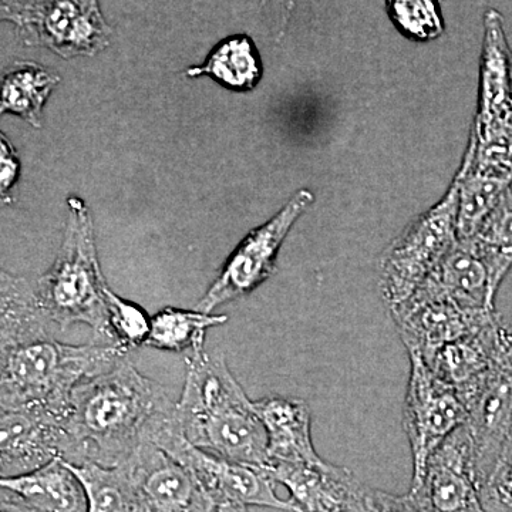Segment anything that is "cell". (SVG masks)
Here are the masks:
<instances>
[{
	"label": "cell",
	"instance_id": "cell-26",
	"mask_svg": "<svg viewBox=\"0 0 512 512\" xmlns=\"http://www.w3.org/2000/svg\"><path fill=\"white\" fill-rule=\"evenodd\" d=\"M69 466L86 490L87 512H138L136 488L126 467L109 468L94 463Z\"/></svg>",
	"mask_w": 512,
	"mask_h": 512
},
{
	"label": "cell",
	"instance_id": "cell-17",
	"mask_svg": "<svg viewBox=\"0 0 512 512\" xmlns=\"http://www.w3.org/2000/svg\"><path fill=\"white\" fill-rule=\"evenodd\" d=\"M254 404L268 437V466L315 463L322 458L313 446L312 414L306 402L272 396Z\"/></svg>",
	"mask_w": 512,
	"mask_h": 512
},
{
	"label": "cell",
	"instance_id": "cell-11",
	"mask_svg": "<svg viewBox=\"0 0 512 512\" xmlns=\"http://www.w3.org/2000/svg\"><path fill=\"white\" fill-rule=\"evenodd\" d=\"M389 311L407 353H416L424 362L497 312L464 309L427 284H421L406 301Z\"/></svg>",
	"mask_w": 512,
	"mask_h": 512
},
{
	"label": "cell",
	"instance_id": "cell-8",
	"mask_svg": "<svg viewBox=\"0 0 512 512\" xmlns=\"http://www.w3.org/2000/svg\"><path fill=\"white\" fill-rule=\"evenodd\" d=\"M151 443L178 461L217 507L258 505L296 512L291 500L276 495V481L266 467L237 463L194 446L184 436L178 416L164 424Z\"/></svg>",
	"mask_w": 512,
	"mask_h": 512
},
{
	"label": "cell",
	"instance_id": "cell-5",
	"mask_svg": "<svg viewBox=\"0 0 512 512\" xmlns=\"http://www.w3.org/2000/svg\"><path fill=\"white\" fill-rule=\"evenodd\" d=\"M483 25L471 165L512 183V50L497 9L485 10Z\"/></svg>",
	"mask_w": 512,
	"mask_h": 512
},
{
	"label": "cell",
	"instance_id": "cell-29",
	"mask_svg": "<svg viewBox=\"0 0 512 512\" xmlns=\"http://www.w3.org/2000/svg\"><path fill=\"white\" fill-rule=\"evenodd\" d=\"M485 512H512V431L493 470L480 484Z\"/></svg>",
	"mask_w": 512,
	"mask_h": 512
},
{
	"label": "cell",
	"instance_id": "cell-34",
	"mask_svg": "<svg viewBox=\"0 0 512 512\" xmlns=\"http://www.w3.org/2000/svg\"><path fill=\"white\" fill-rule=\"evenodd\" d=\"M215 512H249L248 507H245V505H235V504H228V505H221V507H218Z\"/></svg>",
	"mask_w": 512,
	"mask_h": 512
},
{
	"label": "cell",
	"instance_id": "cell-4",
	"mask_svg": "<svg viewBox=\"0 0 512 512\" xmlns=\"http://www.w3.org/2000/svg\"><path fill=\"white\" fill-rule=\"evenodd\" d=\"M67 205L62 247L52 268L37 279V303L63 332L84 323L92 328L97 343L116 345L107 308L109 286L97 258L92 214L80 198L70 197Z\"/></svg>",
	"mask_w": 512,
	"mask_h": 512
},
{
	"label": "cell",
	"instance_id": "cell-13",
	"mask_svg": "<svg viewBox=\"0 0 512 512\" xmlns=\"http://www.w3.org/2000/svg\"><path fill=\"white\" fill-rule=\"evenodd\" d=\"M464 426L473 443L478 487L493 470L512 431V376L500 363L463 389Z\"/></svg>",
	"mask_w": 512,
	"mask_h": 512
},
{
	"label": "cell",
	"instance_id": "cell-21",
	"mask_svg": "<svg viewBox=\"0 0 512 512\" xmlns=\"http://www.w3.org/2000/svg\"><path fill=\"white\" fill-rule=\"evenodd\" d=\"M185 74L211 76L229 90L251 92L261 82L264 64L251 37L234 35L218 43L204 64L191 67Z\"/></svg>",
	"mask_w": 512,
	"mask_h": 512
},
{
	"label": "cell",
	"instance_id": "cell-31",
	"mask_svg": "<svg viewBox=\"0 0 512 512\" xmlns=\"http://www.w3.org/2000/svg\"><path fill=\"white\" fill-rule=\"evenodd\" d=\"M19 158L5 136L2 137V156H0V191L8 194L19 177Z\"/></svg>",
	"mask_w": 512,
	"mask_h": 512
},
{
	"label": "cell",
	"instance_id": "cell-10",
	"mask_svg": "<svg viewBox=\"0 0 512 512\" xmlns=\"http://www.w3.org/2000/svg\"><path fill=\"white\" fill-rule=\"evenodd\" d=\"M315 197L301 190L261 227L252 229L225 262L221 274L198 302V311L211 313L225 303L255 291L275 271L276 258L296 221L309 210Z\"/></svg>",
	"mask_w": 512,
	"mask_h": 512
},
{
	"label": "cell",
	"instance_id": "cell-7",
	"mask_svg": "<svg viewBox=\"0 0 512 512\" xmlns=\"http://www.w3.org/2000/svg\"><path fill=\"white\" fill-rule=\"evenodd\" d=\"M0 8L23 43L46 47L64 59L94 56L113 35L99 0H2Z\"/></svg>",
	"mask_w": 512,
	"mask_h": 512
},
{
	"label": "cell",
	"instance_id": "cell-12",
	"mask_svg": "<svg viewBox=\"0 0 512 512\" xmlns=\"http://www.w3.org/2000/svg\"><path fill=\"white\" fill-rule=\"evenodd\" d=\"M74 461V444L64 417L40 409L2 410L0 414V474L22 476L53 460Z\"/></svg>",
	"mask_w": 512,
	"mask_h": 512
},
{
	"label": "cell",
	"instance_id": "cell-35",
	"mask_svg": "<svg viewBox=\"0 0 512 512\" xmlns=\"http://www.w3.org/2000/svg\"><path fill=\"white\" fill-rule=\"evenodd\" d=\"M262 2H264V3H265V2H266V0H262Z\"/></svg>",
	"mask_w": 512,
	"mask_h": 512
},
{
	"label": "cell",
	"instance_id": "cell-14",
	"mask_svg": "<svg viewBox=\"0 0 512 512\" xmlns=\"http://www.w3.org/2000/svg\"><path fill=\"white\" fill-rule=\"evenodd\" d=\"M136 488L138 512H215L217 505L178 461L144 443L124 464Z\"/></svg>",
	"mask_w": 512,
	"mask_h": 512
},
{
	"label": "cell",
	"instance_id": "cell-30",
	"mask_svg": "<svg viewBox=\"0 0 512 512\" xmlns=\"http://www.w3.org/2000/svg\"><path fill=\"white\" fill-rule=\"evenodd\" d=\"M362 508L363 512H431L426 498L417 491L397 495L367 485L363 490Z\"/></svg>",
	"mask_w": 512,
	"mask_h": 512
},
{
	"label": "cell",
	"instance_id": "cell-16",
	"mask_svg": "<svg viewBox=\"0 0 512 512\" xmlns=\"http://www.w3.org/2000/svg\"><path fill=\"white\" fill-rule=\"evenodd\" d=\"M276 484L291 493L296 512H363L365 484L352 471L320 458L315 463L266 467Z\"/></svg>",
	"mask_w": 512,
	"mask_h": 512
},
{
	"label": "cell",
	"instance_id": "cell-19",
	"mask_svg": "<svg viewBox=\"0 0 512 512\" xmlns=\"http://www.w3.org/2000/svg\"><path fill=\"white\" fill-rule=\"evenodd\" d=\"M444 382L463 389L498 362V313L463 338L448 343L427 360Z\"/></svg>",
	"mask_w": 512,
	"mask_h": 512
},
{
	"label": "cell",
	"instance_id": "cell-3",
	"mask_svg": "<svg viewBox=\"0 0 512 512\" xmlns=\"http://www.w3.org/2000/svg\"><path fill=\"white\" fill-rule=\"evenodd\" d=\"M178 423L194 446L251 466H268V437L254 402L232 375L224 353L204 348L187 357Z\"/></svg>",
	"mask_w": 512,
	"mask_h": 512
},
{
	"label": "cell",
	"instance_id": "cell-27",
	"mask_svg": "<svg viewBox=\"0 0 512 512\" xmlns=\"http://www.w3.org/2000/svg\"><path fill=\"white\" fill-rule=\"evenodd\" d=\"M384 10L397 32L410 42H434L446 32L440 0H384Z\"/></svg>",
	"mask_w": 512,
	"mask_h": 512
},
{
	"label": "cell",
	"instance_id": "cell-20",
	"mask_svg": "<svg viewBox=\"0 0 512 512\" xmlns=\"http://www.w3.org/2000/svg\"><path fill=\"white\" fill-rule=\"evenodd\" d=\"M470 311H495L487 269L468 241H457L456 247L423 282Z\"/></svg>",
	"mask_w": 512,
	"mask_h": 512
},
{
	"label": "cell",
	"instance_id": "cell-25",
	"mask_svg": "<svg viewBox=\"0 0 512 512\" xmlns=\"http://www.w3.org/2000/svg\"><path fill=\"white\" fill-rule=\"evenodd\" d=\"M227 320L224 315L165 308L151 318L147 346L164 352L191 353L204 348L208 329L224 325Z\"/></svg>",
	"mask_w": 512,
	"mask_h": 512
},
{
	"label": "cell",
	"instance_id": "cell-6",
	"mask_svg": "<svg viewBox=\"0 0 512 512\" xmlns=\"http://www.w3.org/2000/svg\"><path fill=\"white\" fill-rule=\"evenodd\" d=\"M458 180L446 195L403 229L384 249L379 261V291L392 309L410 295L456 247Z\"/></svg>",
	"mask_w": 512,
	"mask_h": 512
},
{
	"label": "cell",
	"instance_id": "cell-9",
	"mask_svg": "<svg viewBox=\"0 0 512 512\" xmlns=\"http://www.w3.org/2000/svg\"><path fill=\"white\" fill-rule=\"evenodd\" d=\"M409 359L403 426L413 457L410 490H417L423 485L431 456L466 423L467 413L456 387L441 380L416 353H409Z\"/></svg>",
	"mask_w": 512,
	"mask_h": 512
},
{
	"label": "cell",
	"instance_id": "cell-1",
	"mask_svg": "<svg viewBox=\"0 0 512 512\" xmlns=\"http://www.w3.org/2000/svg\"><path fill=\"white\" fill-rule=\"evenodd\" d=\"M37 303L35 286L2 272L0 409H40L66 417L74 389L128 357L116 345H64Z\"/></svg>",
	"mask_w": 512,
	"mask_h": 512
},
{
	"label": "cell",
	"instance_id": "cell-2",
	"mask_svg": "<svg viewBox=\"0 0 512 512\" xmlns=\"http://www.w3.org/2000/svg\"><path fill=\"white\" fill-rule=\"evenodd\" d=\"M177 414L161 384L141 375L130 359L74 389L66 421L74 466H124Z\"/></svg>",
	"mask_w": 512,
	"mask_h": 512
},
{
	"label": "cell",
	"instance_id": "cell-28",
	"mask_svg": "<svg viewBox=\"0 0 512 512\" xmlns=\"http://www.w3.org/2000/svg\"><path fill=\"white\" fill-rule=\"evenodd\" d=\"M107 308L114 342L119 348L130 353L131 350L147 345L151 330V318L136 303L120 298L107 289Z\"/></svg>",
	"mask_w": 512,
	"mask_h": 512
},
{
	"label": "cell",
	"instance_id": "cell-33",
	"mask_svg": "<svg viewBox=\"0 0 512 512\" xmlns=\"http://www.w3.org/2000/svg\"><path fill=\"white\" fill-rule=\"evenodd\" d=\"M0 512H36L30 508L19 495L2 487V494H0Z\"/></svg>",
	"mask_w": 512,
	"mask_h": 512
},
{
	"label": "cell",
	"instance_id": "cell-15",
	"mask_svg": "<svg viewBox=\"0 0 512 512\" xmlns=\"http://www.w3.org/2000/svg\"><path fill=\"white\" fill-rule=\"evenodd\" d=\"M412 491L426 498L431 512H485L473 443L464 424L431 456L423 485Z\"/></svg>",
	"mask_w": 512,
	"mask_h": 512
},
{
	"label": "cell",
	"instance_id": "cell-22",
	"mask_svg": "<svg viewBox=\"0 0 512 512\" xmlns=\"http://www.w3.org/2000/svg\"><path fill=\"white\" fill-rule=\"evenodd\" d=\"M458 180L457 238L467 241L500 204L511 183L480 173L471 167V148L467 146L456 174Z\"/></svg>",
	"mask_w": 512,
	"mask_h": 512
},
{
	"label": "cell",
	"instance_id": "cell-23",
	"mask_svg": "<svg viewBox=\"0 0 512 512\" xmlns=\"http://www.w3.org/2000/svg\"><path fill=\"white\" fill-rule=\"evenodd\" d=\"M60 82L59 76L32 62L16 63L2 80L3 114L22 117L32 126L40 127L43 107Z\"/></svg>",
	"mask_w": 512,
	"mask_h": 512
},
{
	"label": "cell",
	"instance_id": "cell-18",
	"mask_svg": "<svg viewBox=\"0 0 512 512\" xmlns=\"http://www.w3.org/2000/svg\"><path fill=\"white\" fill-rule=\"evenodd\" d=\"M0 485L36 512H87L89 508L82 481L60 458L32 473L2 478Z\"/></svg>",
	"mask_w": 512,
	"mask_h": 512
},
{
	"label": "cell",
	"instance_id": "cell-24",
	"mask_svg": "<svg viewBox=\"0 0 512 512\" xmlns=\"http://www.w3.org/2000/svg\"><path fill=\"white\" fill-rule=\"evenodd\" d=\"M483 261L490 281L491 296L495 301L498 289L512 268V191L478 229L473 238L467 239Z\"/></svg>",
	"mask_w": 512,
	"mask_h": 512
},
{
	"label": "cell",
	"instance_id": "cell-32",
	"mask_svg": "<svg viewBox=\"0 0 512 512\" xmlns=\"http://www.w3.org/2000/svg\"><path fill=\"white\" fill-rule=\"evenodd\" d=\"M498 362L512 376V316L498 315Z\"/></svg>",
	"mask_w": 512,
	"mask_h": 512
}]
</instances>
